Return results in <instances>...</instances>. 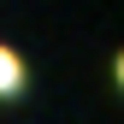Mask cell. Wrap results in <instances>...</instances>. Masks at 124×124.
Wrapping results in <instances>:
<instances>
[{"label":"cell","instance_id":"1","mask_svg":"<svg viewBox=\"0 0 124 124\" xmlns=\"http://www.w3.org/2000/svg\"><path fill=\"white\" fill-rule=\"evenodd\" d=\"M18 89H24V59L0 41V95H18Z\"/></svg>","mask_w":124,"mask_h":124}]
</instances>
